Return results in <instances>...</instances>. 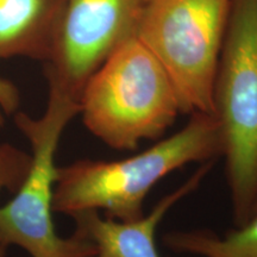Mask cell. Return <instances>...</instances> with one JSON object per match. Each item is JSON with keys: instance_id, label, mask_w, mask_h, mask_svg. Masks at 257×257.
Returning a JSON list of instances; mask_svg holds the SVG:
<instances>
[{"instance_id": "obj_1", "label": "cell", "mask_w": 257, "mask_h": 257, "mask_svg": "<svg viewBox=\"0 0 257 257\" xmlns=\"http://www.w3.org/2000/svg\"><path fill=\"white\" fill-rule=\"evenodd\" d=\"M223 153L214 114L193 113L185 127L144 152L117 161L79 160L59 167L54 212L72 217L104 211L106 217L133 220L154 186L191 163L213 161Z\"/></svg>"}, {"instance_id": "obj_11", "label": "cell", "mask_w": 257, "mask_h": 257, "mask_svg": "<svg viewBox=\"0 0 257 257\" xmlns=\"http://www.w3.org/2000/svg\"><path fill=\"white\" fill-rule=\"evenodd\" d=\"M19 106V93L9 80L0 78V127L4 125L5 115L16 113Z\"/></svg>"}, {"instance_id": "obj_12", "label": "cell", "mask_w": 257, "mask_h": 257, "mask_svg": "<svg viewBox=\"0 0 257 257\" xmlns=\"http://www.w3.org/2000/svg\"><path fill=\"white\" fill-rule=\"evenodd\" d=\"M6 252H8V248L0 245V257H6Z\"/></svg>"}, {"instance_id": "obj_4", "label": "cell", "mask_w": 257, "mask_h": 257, "mask_svg": "<svg viewBox=\"0 0 257 257\" xmlns=\"http://www.w3.org/2000/svg\"><path fill=\"white\" fill-rule=\"evenodd\" d=\"M214 115L240 225L257 204V0H232L214 82Z\"/></svg>"}, {"instance_id": "obj_13", "label": "cell", "mask_w": 257, "mask_h": 257, "mask_svg": "<svg viewBox=\"0 0 257 257\" xmlns=\"http://www.w3.org/2000/svg\"><path fill=\"white\" fill-rule=\"evenodd\" d=\"M257 210V204H256V207H255V210H253V212H255ZM253 212H252V213H253Z\"/></svg>"}, {"instance_id": "obj_2", "label": "cell", "mask_w": 257, "mask_h": 257, "mask_svg": "<svg viewBox=\"0 0 257 257\" xmlns=\"http://www.w3.org/2000/svg\"><path fill=\"white\" fill-rule=\"evenodd\" d=\"M181 105L168 73L137 36L111 54L80 95V115L93 136L115 150H134L174 124Z\"/></svg>"}, {"instance_id": "obj_8", "label": "cell", "mask_w": 257, "mask_h": 257, "mask_svg": "<svg viewBox=\"0 0 257 257\" xmlns=\"http://www.w3.org/2000/svg\"><path fill=\"white\" fill-rule=\"evenodd\" d=\"M61 0H0V60H47Z\"/></svg>"}, {"instance_id": "obj_5", "label": "cell", "mask_w": 257, "mask_h": 257, "mask_svg": "<svg viewBox=\"0 0 257 257\" xmlns=\"http://www.w3.org/2000/svg\"><path fill=\"white\" fill-rule=\"evenodd\" d=\"M232 0H150L137 37L168 73L184 113L214 114V82Z\"/></svg>"}, {"instance_id": "obj_7", "label": "cell", "mask_w": 257, "mask_h": 257, "mask_svg": "<svg viewBox=\"0 0 257 257\" xmlns=\"http://www.w3.org/2000/svg\"><path fill=\"white\" fill-rule=\"evenodd\" d=\"M213 161L201 163L191 178L157 202L148 214L133 220H117L101 217L99 212L74 214L75 231L91 240L95 257H161L156 246V231L166 214L199 187L213 167Z\"/></svg>"}, {"instance_id": "obj_6", "label": "cell", "mask_w": 257, "mask_h": 257, "mask_svg": "<svg viewBox=\"0 0 257 257\" xmlns=\"http://www.w3.org/2000/svg\"><path fill=\"white\" fill-rule=\"evenodd\" d=\"M150 0H61L46 60L47 81L80 101L105 60L137 36Z\"/></svg>"}, {"instance_id": "obj_3", "label": "cell", "mask_w": 257, "mask_h": 257, "mask_svg": "<svg viewBox=\"0 0 257 257\" xmlns=\"http://www.w3.org/2000/svg\"><path fill=\"white\" fill-rule=\"evenodd\" d=\"M46 110L40 117L16 112L15 123L30 146V167L10 201L0 205V245L18 246L30 257H95L91 240L74 231L61 237L54 224L56 153L62 135L80 113V101L48 83Z\"/></svg>"}, {"instance_id": "obj_9", "label": "cell", "mask_w": 257, "mask_h": 257, "mask_svg": "<svg viewBox=\"0 0 257 257\" xmlns=\"http://www.w3.org/2000/svg\"><path fill=\"white\" fill-rule=\"evenodd\" d=\"M165 243L173 251L199 257H257V210L223 237L206 231H175L167 234Z\"/></svg>"}, {"instance_id": "obj_10", "label": "cell", "mask_w": 257, "mask_h": 257, "mask_svg": "<svg viewBox=\"0 0 257 257\" xmlns=\"http://www.w3.org/2000/svg\"><path fill=\"white\" fill-rule=\"evenodd\" d=\"M30 154L11 143L0 144V195L15 193L30 167Z\"/></svg>"}]
</instances>
